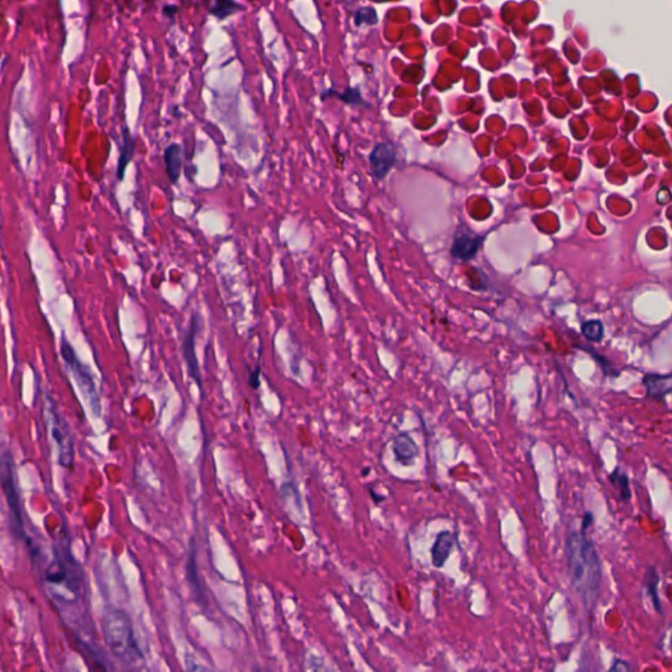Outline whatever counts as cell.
Here are the masks:
<instances>
[{
  "instance_id": "cell-2",
  "label": "cell",
  "mask_w": 672,
  "mask_h": 672,
  "mask_svg": "<svg viewBox=\"0 0 672 672\" xmlns=\"http://www.w3.org/2000/svg\"><path fill=\"white\" fill-rule=\"evenodd\" d=\"M102 627L105 642L116 659L127 666H137L143 661L133 623L126 612L118 608H108L104 612Z\"/></svg>"
},
{
  "instance_id": "cell-14",
  "label": "cell",
  "mask_w": 672,
  "mask_h": 672,
  "mask_svg": "<svg viewBox=\"0 0 672 672\" xmlns=\"http://www.w3.org/2000/svg\"><path fill=\"white\" fill-rule=\"evenodd\" d=\"M643 385L648 390V396L653 399L664 398L672 393V375L658 376L649 375L643 378Z\"/></svg>"
},
{
  "instance_id": "cell-13",
  "label": "cell",
  "mask_w": 672,
  "mask_h": 672,
  "mask_svg": "<svg viewBox=\"0 0 672 672\" xmlns=\"http://www.w3.org/2000/svg\"><path fill=\"white\" fill-rule=\"evenodd\" d=\"M394 456L400 464L411 465L418 456V445L407 433H399L393 440Z\"/></svg>"
},
{
  "instance_id": "cell-19",
  "label": "cell",
  "mask_w": 672,
  "mask_h": 672,
  "mask_svg": "<svg viewBox=\"0 0 672 672\" xmlns=\"http://www.w3.org/2000/svg\"><path fill=\"white\" fill-rule=\"evenodd\" d=\"M583 335L591 342H600L603 339V325L599 320H590L583 325Z\"/></svg>"
},
{
  "instance_id": "cell-22",
  "label": "cell",
  "mask_w": 672,
  "mask_h": 672,
  "mask_svg": "<svg viewBox=\"0 0 672 672\" xmlns=\"http://www.w3.org/2000/svg\"><path fill=\"white\" fill-rule=\"evenodd\" d=\"M612 671H621V670H630V666L627 664V662L624 661H616L615 664L611 667Z\"/></svg>"
},
{
  "instance_id": "cell-9",
  "label": "cell",
  "mask_w": 672,
  "mask_h": 672,
  "mask_svg": "<svg viewBox=\"0 0 672 672\" xmlns=\"http://www.w3.org/2000/svg\"><path fill=\"white\" fill-rule=\"evenodd\" d=\"M69 566H74V565H69ZM69 566L65 562L63 556L57 554V557L53 559L49 563V566L46 568L45 572H44V579L49 584H56V586L68 583L71 593H78L79 591V581H74L72 578H70V570L74 569V568H69Z\"/></svg>"
},
{
  "instance_id": "cell-5",
  "label": "cell",
  "mask_w": 672,
  "mask_h": 672,
  "mask_svg": "<svg viewBox=\"0 0 672 672\" xmlns=\"http://www.w3.org/2000/svg\"><path fill=\"white\" fill-rule=\"evenodd\" d=\"M1 476H3V491L7 501V506L10 510L12 532L17 537L24 536L23 515L20 506V497L16 490L15 485V474H13V462L11 453L6 451L1 457Z\"/></svg>"
},
{
  "instance_id": "cell-4",
  "label": "cell",
  "mask_w": 672,
  "mask_h": 672,
  "mask_svg": "<svg viewBox=\"0 0 672 672\" xmlns=\"http://www.w3.org/2000/svg\"><path fill=\"white\" fill-rule=\"evenodd\" d=\"M44 418L50 435L57 445L59 464L63 467H72L74 457H75L74 440L70 433L68 423L65 422V419L58 414L56 403L49 396L45 397Z\"/></svg>"
},
{
  "instance_id": "cell-3",
  "label": "cell",
  "mask_w": 672,
  "mask_h": 672,
  "mask_svg": "<svg viewBox=\"0 0 672 672\" xmlns=\"http://www.w3.org/2000/svg\"><path fill=\"white\" fill-rule=\"evenodd\" d=\"M61 356L65 361L66 368L69 369L70 373L74 377V380H75L78 388L81 391L83 397L86 399L87 405L90 406L92 414L95 416H100L102 400H100V396L97 393L91 369L87 365L81 363V360L78 357L74 347L68 341L65 334L62 335V341H61Z\"/></svg>"
},
{
  "instance_id": "cell-21",
  "label": "cell",
  "mask_w": 672,
  "mask_h": 672,
  "mask_svg": "<svg viewBox=\"0 0 672 672\" xmlns=\"http://www.w3.org/2000/svg\"><path fill=\"white\" fill-rule=\"evenodd\" d=\"M179 12V7L176 4H166L163 8H162V13L164 17L170 19V20H173L175 16L178 15Z\"/></svg>"
},
{
  "instance_id": "cell-18",
  "label": "cell",
  "mask_w": 672,
  "mask_h": 672,
  "mask_svg": "<svg viewBox=\"0 0 672 672\" xmlns=\"http://www.w3.org/2000/svg\"><path fill=\"white\" fill-rule=\"evenodd\" d=\"M609 479L612 480V483L618 489L620 499L625 501V503L629 501L630 497H632V492H630V483H629L627 476L623 474V473L618 471V470H615V471L611 474Z\"/></svg>"
},
{
  "instance_id": "cell-6",
  "label": "cell",
  "mask_w": 672,
  "mask_h": 672,
  "mask_svg": "<svg viewBox=\"0 0 672 672\" xmlns=\"http://www.w3.org/2000/svg\"><path fill=\"white\" fill-rule=\"evenodd\" d=\"M201 323H203L201 314L197 310H194L192 315H191V319H189L188 330L182 338V357L185 360V364L188 366V375L194 380V384L198 386L200 390H203V378H201L198 359H197V354H196V336L200 332Z\"/></svg>"
},
{
  "instance_id": "cell-8",
  "label": "cell",
  "mask_w": 672,
  "mask_h": 672,
  "mask_svg": "<svg viewBox=\"0 0 672 672\" xmlns=\"http://www.w3.org/2000/svg\"><path fill=\"white\" fill-rule=\"evenodd\" d=\"M370 171L376 180H384L397 164L396 146L390 142L377 143L369 155Z\"/></svg>"
},
{
  "instance_id": "cell-10",
  "label": "cell",
  "mask_w": 672,
  "mask_h": 672,
  "mask_svg": "<svg viewBox=\"0 0 672 672\" xmlns=\"http://www.w3.org/2000/svg\"><path fill=\"white\" fill-rule=\"evenodd\" d=\"M136 154V139L133 137L130 129L127 125L123 126L121 129V143H120V155L117 160V170L116 176L118 182H123L125 179L126 169L132 163Z\"/></svg>"
},
{
  "instance_id": "cell-7",
  "label": "cell",
  "mask_w": 672,
  "mask_h": 672,
  "mask_svg": "<svg viewBox=\"0 0 672 672\" xmlns=\"http://www.w3.org/2000/svg\"><path fill=\"white\" fill-rule=\"evenodd\" d=\"M485 237L478 235L467 226H458L453 237L451 255L461 262H467L476 258L483 244Z\"/></svg>"
},
{
  "instance_id": "cell-12",
  "label": "cell",
  "mask_w": 672,
  "mask_h": 672,
  "mask_svg": "<svg viewBox=\"0 0 672 672\" xmlns=\"http://www.w3.org/2000/svg\"><path fill=\"white\" fill-rule=\"evenodd\" d=\"M163 160L166 166L167 178L171 184H178L180 180L182 170V148L179 143H170L164 148Z\"/></svg>"
},
{
  "instance_id": "cell-11",
  "label": "cell",
  "mask_w": 672,
  "mask_h": 672,
  "mask_svg": "<svg viewBox=\"0 0 672 672\" xmlns=\"http://www.w3.org/2000/svg\"><path fill=\"white\" fill-rule=\"evenodd\" d=\"M456 541V535L449 531L440 532L437 535L432 547V562L435 568L442 569L444 566L446 559L449 558L451 553L453 552Z\"/></svg>"
},
{
  "instance_id": "cell-15",
  "label": "cell",
  "mask_w": 672,
  "mask_h": 672,
  "mask_svg": "<svg viewBox=\"0 0 672 672\" xmlns=\"http://www.w3.org/2000/svg\"><path fill=\"white\" fill-rule=\"evenodd\" d=\"M194 550L192 547V552L189 554V559H188V566H187V579H188V583H189V587H191V591H192V595L196 597V600L198 603H205V593H204V588L201 586V581H200V575H198V570H197V563H196V558H194Z\"/></svg>"
},
{
  "instance_id": "cell-1",
  "label": "cell",
  "mask_w": 672,
  "mask_h": 672,
  "mask_svg": "<svg viewBox=\"0 0 672 672\" xmlns=\"http://www.w3.org/2000/svg\"><path fill=\"white\" fill-rule=\"evenodd\" d=\"M566 554L571 583L586 608L593 609L600 591L602 568L596 547L584 529L569 536Z\"/></svg>"
},
{
  "instance_id": "cell-25",
  "label": "cell",
  "mask_w": 672,
  "mask_h": 672,
  "mask_svg": "<svg viewBox=\"0 0 672 672\" xmlns=\"http://www.w3.org/2000/svg\"><path fill=\"white\" fill-rule=\"evenodd\" d=\"M670 648H671V654H672V636H671V642H670Z\"/></svg>"
},
{
  "instance_id": "cell-16",
  "label": "cell",
  "mask_w": 672,
  "mask_h": 672,
  "mask_svg": "<svg viewBox=\"0 0 672 672\" xmlns=\"http://www.w3.org/2000/svg\"><path fill=\"white\" fill-rule=\"evenodd\" d=\"M244 6H242L237 0H214L213 6L209 8V13L214 16L218 20L224 22L231 15L237 12L243 11Z\"/></svg>"
},
{
  "instance_id": "cell-17",
  "label": "cell",
  "mask_w": 672,
  "mask_h": 672,
  "mask_svg": "<svg viewBox=\"0 0 672 672\" xmlns=\"http://www.w3.org/2000/svg\"><path fill=\"white\" fill-rule=\"evenodd\" d=\"M658 583H659V578L655 572V570L653 568H649L648 572H646V579H645V586H646V590L649 593L650 597H651V603L654 605V609L658 612V614H662V605L661 602H659V596H658Z\"/></svg>"
},
{
  "instance_id": "cell-24",
  "label": "cell",
  "mask_w": 672,
  "mask_h": 672,
  "mask_svg": "<svg viewBox=\"0 0 672 672\" xmlns=\"http://www.w3.org/2000/svg\"><path fill=\"white\" fill-rule=\"evenodd\" d=\"M7 61H8V56L3 58V62H1V71H4V68L7 66Z\"/></svg>"
},
{
  "instance_id": "cell-23",
  "label": "cell",
  "mask_w": 672,
  "mask_h": 672,
  "mask_svg": "<svg viewBox=\"0 0 672 672\" xmlns=\"http://www.w3.org/2000/svg\"><path fill=\"white\" fill-rule=\"evenodd\" d=\"M591 523H593V515H591V513H587V515L584 516V520H583L581 529H584V531H586V529H587V528L591 525Z\"/></svg>"
},
{
  "instance_id": "cell-20",
  "label": "cell",
  "mask_w": 672,
  "mask_h": 672,
  "mask_svg": "<svg viewBox=\"0 0 672 672\" xmlns=\"http://www.w3.org/2000/svg\"><path fill=\"white\" fill-rule=\"evenodd\" d=\"M249 384H250L251 388L255 389V390L260 386V366L259 365L253 370H251Z\"/></svg>"
}]
</instances>
